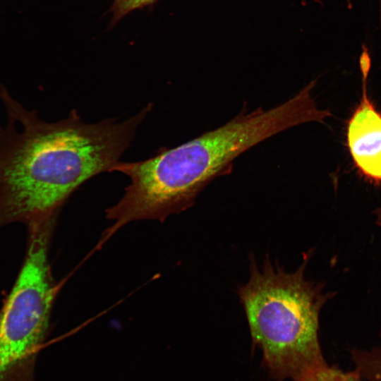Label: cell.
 I'll list each match as a JSON object with an SVG mask.
<instances>
[{
	"label": "cell",
	"mask_w": 381,
	"mask_h": 381,
	"mask_svg": "<svg viewBox=\"0 0 381 381\" xmlns=\"http://www.w3.org/2000/svg\"><path fill=\"white\" fill-rule=\"evenodd\" d=\"M380 25L381 32V0H380Z\"/></svg>",
	"instance_id": "10"
},
{
	"label": "cell",
	"mask_w": 381,
	"mask_h": 381,
	"mask_svg": "<svg viewBox=\"0 0 381 381\" xmlns=\"http://www.w3.org/2000/svg\"><path fill=\"white\" fill-rule=\"evenodd\" d=\"M321 116L311 90L304 87L269 109L248 112L243 107L224 125L176 147L159 148L148 159L119 162L111 171L126 175L130 183L106 210L112 224L105 236L132 222L164 221L186 210L212 180L229 174L238 156L289 128L318 122Z\"/></svg>",
	"instance_id": "2"
},
{
	"label": "cell",
	"mask_w": 381,
	"mask_h": 381,
	"mask_svg": "<svg viewBox=\"0 0 381 381\" xmlns=\"http://www.w3.org/2000/svg\"><path fill=\"white\" fill-rule=\"evenodd\" d=\"M6 120L0 124V227L57 217L85 182L111 172L153 108L119 121H83L76 109L61 120L41 119L0 83Z\"/></svg>",
	"instance_id": "1"
},
{
	"label": "cell",
	"mask_w": 381,
	"mask_h": 381,
	"mask_svg": "<svg viewBox=\"0 0 381 381\" xmlns=\"http://www.w3.org/2000/svg\"><path fill=\"white\" fill-rule=\"evenodd\" d=\"M55 224L45 220L27 226L24 260L0 310V381H33L59 290L49 260Z\"/></svg>",
	"instance_id": "4"
},
{
	"label": "cell",
	"mask_w": 381,
	"mask_h": 381,
	"mask_svg": "<svg viewBox=\"0 0 381 381\" xmlns=\"http://www.w3.org/2000/svg\"><path fill=\"white\" fill-rule=\"evenodd\" d=\"M297 381H361V377L355 373H345L325 363L317 367Z\"/></svg>",
	"instance_id": "7"
},
{
	"label": "cell",
	"mask_w": 381,
	"mask_h": 381,
	"mask_svg": "<svg viewBox=\"0 0 381 381\" xmlns=\"http://www.w3.org/2000/svg\"><path fill=\"white\" fill-rule=\"evenodd\" d=\"M156 0H115L113 5L114 18L119 19L133 10L151 4Z\"/></svg>",
	"instance_id": "8"
},
{
	"label": "cell",
	"mask_w": 381,
	"mask_h": 381,
	"mask_svg": "<svg viewBox=\"0 0 381 381\" xmlns=\"http://www.w3.org/2000/svg\"><path fill=\"white\" fill-rule=\"evenodd\" d=\"M356 373L368 381H381V348L352 353Z\"/></svg>",
	"instance_id": "6"
},
{
	"label": "cell",
	"mask_w": 381,
	"mask_h": 381,
	"mask_svg": "<svg viewBox=\"0 0 381 381\" xmlns=\"http://www.w3.org/2000/svg\"><path fill=\"white\" fill-rule=\"evenodd\" d=\"M311 253L296 270L288 272L268 255L260 267L250 255V276L237 289L254 344L277 378L298 380L326 363L319 342V318L335 292H324L323 282L306 279Z\"/></svg>",
	"instance_id": "3"
},
{
	"label": "cell",
	"mask_w": 381,
	"mask_h": 381,
	"mask_svg": "<svg viewBox=\"0 0 381 381\" xmlns=\"http://www.w3.org/2000/svg\"><path fill=\"white\" fill-rule=\"evenodd\" d=\"M363 49L360 57L362 97L348 123L347 143L352 159L363 174L381 182V114L368 96L370 58L365 47Z\"/></svg>",
	"instance_id": "5"
},
{
	"label": "cell",
	"mask_w": 381,
	"mask_h": 381,
	"mask_svg": "<svg viewBox=\"0 0 381 381\" xmlns=\"http://www.w3.org/2000/svg\"><path fill=\"white\" fill-rule=\"evenodd\" d=\"M376 223L381 226V207L375 210Z\"/></svg>",
	"instance_id": "9"
}]
</instances>
